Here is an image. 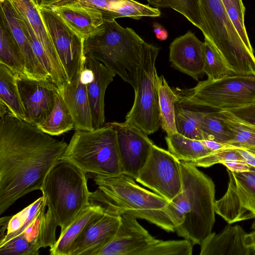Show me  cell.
Wrapping results in <instances>:
<instances>
[{
  "label": "cell",
  "instance_id": "db71d44e",
  "mask_svg": "<svg viewBox=\"0 0 255 255\" xmlns=\"http://www.w3.org/2000/svg\"><path fill=\"white\" fill-rule=\"evenodd\" d=\"M34 2L36 4V5L40 7L41 4V1L42 0H33Z\"/></svg>",
  "mask_w": 255,
  "mask_h": 255
},
{
  "label": "cell",
  "instance_id": "603a6c76",
  "mask_svg": "<svg viewBox=\"0 0 255 255\" xmlns=\"http://www.w3.org/2000/svg\"><path fill=\"white\" fill-rule=\"evenodd\" d=\"M51 9L84 39L96 31L104 21L100 10L78 2Z\"/></svg>",
  "mask_w": 255,
  "mask_h": 255
},
{
  "label": "cell",
  "instance_id": "7402d4cb",
  "mask_svg": "<svg viewBox=\"0 0 255 255\" xmlns=\"http://www.w3.org/2000/svg\"><path fill=\"white\" fill-rule=\"evenodd\" d=\"M247 233L238 225H227L218 234L212 232L201 243L200 255H250L244 239Z\"/></svg>",
  "mask_w": 255,
  "mask_h": 255
},
{
  "label": "cell",
  "instance_id": "f907efd6",
  "mask_svg": "<svg viewBox=\"0 0 255 255\" xmlns=\"http://www.w3.org/2000/svg\"><path fill=\"white\" fill-rule=\"evenodd\" d=\"M11 217V216H6L1 217L0 219V241L4 238L6 234L5 232L7 230L8 223Z\"/></svg>",
  "mask_w": 255,
  "mask_h": 255
},
{
  "label": "cell",
  "instance_id": "30bf717a",
  "mask_svg": "<svg viewBox=\"0 0 255 255\" xmlns=\"http://www.w3.org/2000/svg\"><path fill=\"white\" fill-rule=\"evenodd\" d=\"M45 26L66 73L68 82L83 70L84 39L52 9L39 7Z\"/></svg>",
  "mask_w": 255,
  "mask_h": 255
},
{
  "label": "cell",
  "instance_id": "f5cc1de1",
  "mask_svg": "<svg viewBox=\"0 0 255 255\" xmlns=\"http://www.w3.org/2000/svg\"><path fill=\"white\" fill-rule=\"evenodd\" d=\"M246 150L255 156V148L246 149Z\"/></svg>",
  "mask_w": 255,
  "mask_h": 255
},
{
  "label": "cell",
  "instance_id": "74e56055",
  "mask_svg": "<svg viewBox=\"0 0 255 255\" xmlns=\"http://www.w3.org/2000/svg\"><path fill=\"white\" fill-rule=\"evenodd\" d=\"M21 17L28 39L38 60L47 73L52 83L55 85V75L53 67L44 47L36 36L29 22L25 18Z\"/></svg>",
  "mask_w": 255,
  "mask_h": 255
},
{
  "label": "cell",
  "instance_id": "f35d334b",
  "mask_svg": "<svg viewBox=\"0 0 255 255\" xmlns=\"http://www.w3.org/2000/svg\"><path fill=\"white\" fill-rule=\"evenodd\" d=\"M39 249L29 242L22 234L0 246V255H37Z\"/></svg>",
  "mask_w": 255,
  "mask_h": 255
},
{
  "label": "cell",
  "instance_id": "6da1fadb",
  "mask_svg": "<svg viewBox=\"0 0 255 255\" xmlns=\"http://www.w3.org/2000/svg\"><path fill=\"white\" fill-rule=\"evenodd\" d=\"M68 144L9 112L0 114V214L17 200L41 190Z\"/></svg>",
  "mask_w": 255,
  "mask_h": 255
},
{
  "label": "cell",
  "instance_id": "ba28073f",
  "mask_svg": "<svg viewBox=\"0 0 255 255\" xmlns=\"http://www.w3.org/2000/svg\"><path fill=\"white\" fill-rule=\"evenodd\" d=\"M178 101L201 108L229 110L255 103V75H234L173 90Z\"/></svg>",
  "mask_w": 255,
  "mask_h": 255
},
{
  "label": "cell",
  "instance_id": "9a60e30c",
  "mask_svg": "<svg viewBox=\"0 0 255 255\" xmlns=\"http://www.w3.org/2000/svg\"><path fill=\"white\" fill-rule=\"evenodd\" d=\"M17 83L25 122L36 127L53 110L58 88L50 81L33 79L19 75H17Z\"/></svg>",
  "mask_w": 255,
  "mask_h": 255
},
{
  "label": "cell",
  "instance_id": "11a10c76",
  "mask_svg": "<svg viewBox=\"0 0 255 255\" xmlns=\"http://www.w3.org/2000/svg\"><path fill=\"white\" fill-rule=\"evenodd\" d=\"M250 170H253V171H255V168H253V167H252L251 166V169H250Z\"/></svg>",
  "mask_w": 255,
  "mask_h": 255
},
{
  "label": "cell",
  "instance_id": "60d3db41",
  "mask_svg": "<svg viewBox=\"0 0 255 255\" xmlns=\"http://www.w3.org/2000/svg\"><path fill=\"white\" fill-rule=\"evenodd\" d=\"M228 15L245 43L252 46L245 25V15L235 7L230 0H222Z\"/></svg>",
  "mask_w": 255,
  "mask_h": 255
},
{
  "label": "cell",
  "instance_id": "f546056e",
  "mask_svg": "<svg viewBox=\"0 0 255 255\" xmlns=\"http://www.w3.org/2000/svg\"><path fill=\"white\" fill-rule=\"evenodd\" d=\"M36 127L52 136L59 135L74 128L72 116L59 90L56 93L54 106L51 112Z\"/></svg>",
  "mask_w": 255,
  "mask_h": 255
},
{
  "label": "cell",
  "instance_id": "816d5d0a",
  "mask_svg": "<svg viewBox=\"0 0 255 255\" xmlns=\"http://www.w3.org/2000/svg\"><path fill=\"white\" fill-rule=\"evenodd\" d=\"M233 5L243 14L245 15L246 8L242 0H230Z\"/></svg>",
  "mask_w": 255,
  "mask_h": 255
},
{
  "label": "cell",
  "instance_id": "4dcf8cb0",
  "mask_svg": "<svg viewBox=\"0 0 255 255\" xmlns=\"http://www.w3.org/2000/svg\"><path fill=\"white\" fill-rule=\"evenodd\" d=\"M160 125L167 135L177 132L175 125V103L177 96L163 75L158 79Z\"/></svg>",
  "mask_w": 255,
  "mask_h": 255
},
{
  "label": "cell",
  "instance_id": "8d00e7d4",
  "mask_svg": "<svg viewBox=\"0 0 255 255\" xmlns=\"http://www.w3.org/2000/svg\"><path fill=\"white\" fill-rule=\"evenodd\" d=\"M155 8H171L187 18L200 30L202 21L198 0H146Z\"/></svg>",
  "mask_w": 255,
  "mask_h": 255
},
{
  "label": "cell",
  "instance_id": "d6a6232c",
  "mask_svg": "<svg viewBox=\"0 0 255 255\" xmlns=\"http://www.w3.org/2000/svg\"><path fill=\"white\" fill-rule=\"evenodd\" d=\"M217 113L234 136V139L227 144V149L255 148V131L246 127L228 111L218 110Z\"/></svg>",
  "mask_w": 255,
  "mask_h": 255
},
{
  "label": "cell",
  "instance_id": "e0dca14e",
  "mask_svg": "<svg viewBox=\"0 0 255 255\" xmlns=\"http://www.w3.org/2000/svg\"><path fill=\"white\" fill-rule=\"evenodd\" d=\"M83 71L87 79L93 127L96 129L104 125L105 92L116 74L99 61L88 56H85Z\"/></svg>",
  "mask_w": 255,
  "mask_h": 255
},
{
  "label": "cell",
  "instance_id": "c3c4849f",
  "mask_svg": "<svg viewBox=\"0 0 255 255\" xmlns=\"http://www.w3.org/2000/svg\"><path fill=\"white\" fill-rule=\"evenodd\" d=\"M237 149L238 150L246 162L248 163L252 167L255 169V156L245 149Z\"/></svg>",
  "mask_w": 255,
  "mask_h": 255
},
{
  "label": "cell",
  "instance_id": "cb8c5ba5",
  "mask_svg": "<svg viewBox=\"0 0 255 255\" xmlns=\"http://www.w3.org/2000/svg\"><path fill=\"white\" fill-rule=\"evenodd\" d=\"M46 206L44 199L36 215L22 233L29 242L39 249L51 248L57 241L56 230L58 225L49 210L45 211Z\"/></svg>",
  "mask_w": 255,
  "mask_h": 255
},
{
  "label": "cell",
  "instance_id": "4fadbf2b",
  "mask_svg": "<svg viewBox=\"0 0 255 255\" xmlns=\"http://www.w3.org/2000/svg\"><path fill=\"white\" fill-rule=\"evenodd\" d=\"M136 219L128 214H122L115 237L97 255H160L165 241L152 237Z\"/></svg>",
  "mask_w": 255,
  "mask_h": 255
},
{
  "label": "cell",
  "instance_id": "7a4b0ae2",
  "mask_svg": "<svg viewBox=\"0 0 255 255\" xmlns=\"http://www.w3.org/2000/svg\"><path fill=\"white\" fill-rule=\"evenodd\" d=\"M182 187L169 201L166 212L178 236L201 245L215 222V185L192 163L180 161Z\"/></svg>",
  "mask_w": 255,
  "mask_h": 255
},
{
  "label": "cell",
  "instance_id": "b9f144b4",
  "mask_svg": "<svg viewBox=\"0 0 255 255\" xmlns=\"http://www.w3.org/2000/svg\"><path fill=\"white\" fill-rule=\"evenodd\" d=\"M227 111L241 121L255 126V103Z\"/></svg>",
  "mask_w": 255,
  "mask_h": 255
},
{
  "label": "cell",
  "instance_id": "ac0fdd59",
  "mask_svg": "<svg viewBox=\"0 0 255 255\" xmlns=\"http://www.w3.org/2000/svg\"><path fill=\"white\" fill-rule=\"evenodd\" d=\"M169 61L175 68L198 80L204 73V42L188 30L171 43Z\"/></svg>",
  "mask_w": 255,
  "mask_h": 255
},
{
  "label": "cell",
  "instance_id": "1f68e13d",
  "mask_svg": "<svg viewBox=\"0 0 255 255\" xmlns=\"http://www.w3.org/2000/svg\"><path fill=\"white\" fill-rule=\"evenodd\" d=\"M161 15L159 8L149 4H144L134 0H122L115 3L103 14L104 20H113L120 17H130L139 19L142 17H158Z\"/></svg>",
  "mask_w": 255,
  "mask_h": 255
},
{
  "label": "cell",
  "instance_id": "ee69618b",
  "mask_svg": "<svg viewBox=\"0 0 255 255\" xmlns=\"http://www.w3.org/2000/svg\"><path fill=\"white\" fill-rule=\"evenodd\" d=\"M228 169L235 172H243L250 170L251 166L244 160H230L223 162Z\"/></svg>",
  "mask_w": 255,
  "mask_h": 255
},
{
  "label": "cell",
  "instance_id": "d590c367",
  "mask_svg": "<svg viewBox=\"0 0 255 255\" xmlns=\"http://www.w3.org/2000/svg\"><path fill=\"white\" fill-rule=\"evenodd\" d=\"M43 199L42 196L11 217L8 223L6 234L4 238L0 241V246L24 232L36 215Z\"/></svg>",
  "mask_w": 255,
  "mask_h": 255
},
{
  "label": "cell",
  "instance_id": "7dc6e473",
  "mask_svg": "<svg viewBox=\"0 0 255 255\" xmlns=\"http://www.w3.org/2000/svg\"><path fill=\"white\" fill-rule=\"evenodd\" d=\"M202 141L212 151L227 149V144L222 143L210 140H203Z\"/></svg>",
  "mask_w": 255,
  "mask_h": 255
},
{
  "label": "cell",
  "instance_id": "836d02e7",
  "mask_svg": "<svg viewBox=\"0 0 255 255\" xmlns=\"http://www.w3.org/2000/svg\"><path fill=\"white\" fill-rule=\"evenodd\" d=\"M200 128L204 140L229 144L234 139L232 132L220 119L217 111L204 112L200 121Z\"/></svg>",
  "mask_w": 255,
  "mask_h": 255
},
{
  "label": "cell",
  "instance_id": "d4e9b609",
  "mask_svg": "<svg viewBox=\"0 0 255 255\" xmlns=\"http://www.w3.org/2000/svg\"><path fill=\"white\" fill-rule=\"evenodd\" d=\"M105 209L100 204L91 203L64 232L60 233L54 246L50 248V254L69 255L73 245L87 225Z\"/></svg>",
  "mask_w": 255,
  "mask_h": 255
},
{
  "label": "cell",
  "instance_id": "5bb4252c",
  "mask_svg": "<svg viewBox=\"0 0 255 255\" xmlns=\"http://www.w3.org/2000/svg\"><path fill=\"white\" fill-rule=\"evenodd\" d=\"M108 124L115 131L122 173L136 178L146 163L153 142L136 126L126 123Z\"/></svg>",
  "mask_w": 255,
  "mask_h": 255
},
{
  "label": "cell",
  "instance_id": "e575fe53",
  "mask_svg": "<svg viewBox=\"0 0 255 255\" xmlns=\"http://www.w3.org/2000/svg\"><path fill=\"white\" fill-rule=\"evenodd\" d=\"M204 73L208 79L218 80L235 74L229 68L225 61L212 43L204 37Z\"/></svg>",
  "mask_w": 255,
  "mask_h": 255
},
{
  "label": "cell",
  "instance_id": "4316f807",
  "mask_svg": "<svg viewBox=\"0 0 255 255\" xmlns=\"http://www.w3.org/2000/svg\"><path fill=\"white\" fill-rule=\"evenodd\" d=\"M165 139L168 150L179 161L191 163L213 152L202 140L186 137L177 132L167 135Z\"/></svg>",
  "mask_w": 255,
  "mask_h": 255
},
{
  "label": "cell",
  "instance_id": "f6af8a7d",
  "mask_svg": "<svg viewBox=\"0 0 255 255\" xmlns=\"http://www.w3.org/2000/svg\"><path fill=\"white\" fill-rule=\"evenodd\" d=\"M77 2V0H42L40 7L53 8Z\"/></svg>",
  "mask_w": 255,
  "mask_h": 255
},
{
  "label": "cell",
  "instance_id": "3957f363",
  "mask_svg": "<svg viewBox=\"0 0 255 255\" xmlns=\"http://www.w3.org/2000/svg\"><path fill=\"white\" fill-rule=\"evenodd\" d=\"M93 179L98 188L91 192V203L145 220L167 232H175V226L166 212L169 201L141 187L132 177L123 173L93 174Z\"/></svg>",
  "mask_w": 255,
  "mask_h": 255
},
{
  "label": "cell",
  "instance_id": "52a82bcc",
  "mask_svg": "<svg viewBox=\"0 0 255 255\" xmlns=\"http://www.w3.org/2000/svg\"><path fill=\"white\" fill-rule=\"evenodd\" d=\"M60 159L71 162L86 174L122 173L115 131L107 123L96 129H75Z\"/></svg>",
  "mask_w": 255,
  "mask_h": 255
},
{
  "label": "cell",
  "instance_id": "2e32d148",
  "mask_svg": "<svg viewBox=\"0 0 255 255\" xmlns=\"http://www.w3.org/2000/svg\"><path fill=\"white\" fill-rule=\"evenodd\" d=\"M105 210L91 221L73 245L69 255H97L115 237L121 224L117 210Z\"/></svg>",
  "mask_w": 255,
  "mask_h": 255
},
{
  "label": "cell",
  "instance_id": "8992f818",
  "mask_svg": "<svg viewBox=\"0 0 255 255\" xmlns=\"http://www.w3.org/2000/svg\"><path fill=\"white\" fill-rule=\"evenodd\" d=\"M202 32L236 75H255V55L229 18L222 0H198Z\"/></svg>",
  "mask_w": 255,
  "mask_h": 255
},
{
  "label": "cell",
  "instance_id": "f1b7e54d",
  "mask_svg": "<svg viewBox=\"0 0 255 255\" xmlns=\"http://www.w3.org/2000/svg\"><path fill=\"white\" fill-rule=\"evenodd\" d=\"M0 63L15 73L26 76L25 62L20 48L10 31L0 20Z\"/></svg>",
  "mask_w": 255,
  "mask_h": 255
},
{
  "label": "cell",
  "instance_id": "7bdbcfd3",
  "mask_svg": "<svg viewBox=\"0 0 255 255\" xmlns=\"http://www.w3.org/2000/svg\"><path fill=\"white\" fill-rule=\"evenodd\" d=\"M122 0H77L80 3L100 10L102 14Z\"/></svg>",
  "mask_w": 255,
  "mask_h": 255
},
{
  "label": "cell",
  "instance_id": "484cf974",
  "mask_svg": "<svg viewBox=\"0 0 255 255\" xmlns=\"http://www.w3.org/2000/svg\"><path fill=\"white\" fill-rule=\"evenodd\" d=\"M17 75L0 63V107L25 121L24 111L17 86Z\"/></svg>",
  "mask_w": 255,
  "mask_h": 255
},
{
  "label": "cell",
  "instance_id": "ab89813d",
  "mask_svg": "<svg viewBox=\"0 0 255 255\" xmlns=\"http://www.w3.org/2000/svg\"><path fill=\"white\" fill-rule=\"evenodd\" d=\"M230 160H244V159L237 149L228 148L213 151L206 156L191 163L197 167H208Z\"/></svg>",
  "mask_w": 255,
  "mask_h": 255
},
{
  "label": "cell",
  "instance_id": "bcb514c9",
  "mask_svg": "<svg viewBox=\"0 0 255 255\" xmlns=\"http://www.w3.org/2000/svg\"><path fill=\"white\" fill-rule=\"evenodd\" d=\"M152 26L153 32L159 40L164 41L167 39L168 36V31L161 24L158 22H154Z\"/></svg>",
  "mask_w": 255,
  "mask_h": 255
},
{
  "label": "cell",
  "instance_id": "d6986e66",
  "mask_svg": "<svg viewBox=\"0 0 255 255\" xmlns=\"http://www.w3.org/2000/svg\"><path fill=\"white\" fill-rule=\"evenodd\" d=\"M0 18L10 31L20 48L25 62L27 77L51 82L33 50L20 16L8 0H0Z\"/></svg>",
  "mask_w": 255,
  "mask_h": 255
},
{
  "label": "cell",
  "instance_id": "681fc988",
  "mask_svg": "<svg viewBox=\"0 0 255 255\" xmlns=\"http://www.w3.org/2000/svg\"><path fill=\"white\" fill-rule=\"evenodd\" d=\"M253 228L254 230L245 236L244 243L247 247L255 251V225Z\"/></svg>",
  "mask_w": 255,
  "mask_h": 255
},
{
  "label": "cell",
  "instance_id": "7c38bea8",
  "mask_svg": "<svg viewBox=\"0 0 255 255\" xmlns=\"http://www.w3.org/2000/svg\"><path fill=\"white\" fill-rule=\"evenodd\" d=\"M227 171L228 188L215 200V213L229 224L255 219V172H235L228 169Z\"/></svg>",
  "mask_w": 255,
  "mask_h": 255
},
{
  "label": "cell",
  "instance_id": "44dd1931",
  "mask_svg": "<svg viewBox=\"0 0 255 255\" xmlns=\"http://www.w3.org/2000/svg\"><path fill=\"white\" fill-rule=\"evenodd\" d=\"M59 90L72 116L74 129H94L89 104L87 79L83 71L70 82H67Z\"/></svg>",
  "mask_w": 255,
  "mask_h": 255
},
{
  "label": "cell",
  "instance_id": "8fae6325",
  "mask_svg": "<svg viewBox=\"0 0 255 255\" xmlns=\"http://www.w3.org/2000/svg\"><path fill=\"white\" fill-rule=\"evenodd\" d=\"M135 180L170 201L179 194L182 187L180 161L168 150L154 144Z\"/></svg>",
  "mask_w": 255,
  "mask_h": 255
},
{
  "label": "cell",
  "instance_id": "83f0119b",
  "mask_svg": "<svg viewBox=\"0 0 255 255\" xmlns=\"http://www.w3.org/2000/svg\"><path fill=\"white\" fill-rule=\"evenodd\" d=\"M198 108L177 101L175 103V125L179 134L189 138L203 140L200 121L204 112Z\"/></svg>",
  "mask_w": 255,
  "mask_h": 255
},
{
  "label": "cell",
  "instance_id": "5b68a950",
  "mask_svg": "<svg viewBox=\"0 0 255 255\" xmlns=\"http://www.w3.org/2000/svg\"><path fill=\"white\" fill-rule=\"evenodd\" d=\"M86 173L71 162L59 160L47 174L41 191L48 210L64 232L89 206Z\"/></svg>",
  "mask_w": 255,
  "mask_h": 255
},
{
  "label": "cell",
  "instance_id": "277c9868",
  "mask_svg": "<svg viewBox=\"0 0 255 255\" xmlns=\"http://www.w3.org/2000/svg\"><path fill=\"white\" fill-rule=\"evenodd\" d=\"M145 43L132 28L115 20H105L84 39V54L102 63L135 90Z\"/></svg>",
  "mask_w": 255,
  "mask_h": 255
},
{
  "label": "cell",
  "instance_id": "ffe728a7",
  "mask_svg": "<svg viewBox=\"0 0 255 255\" xmlns=\"http://www.w3.org/2000/svg\"><path fill=\"white\" fill-rule=\"evenodd\" d=\"M21 16L30 23L36 36L44 47L51 62L55 75V85L58 89L68 82L52 42L42 18L39 7L33 0H8Z\"/></svg>",
  "mask_w": 255,
  "mask_h": 255
},
{
  "label": "cell",
  "instance_id": "9c48e42d",
  "mask_svg": "<svg viewBox=\"0 0 255 255\" xmlns=\"http://www.w3.org/2000/svg\"><path fill=\"white\" fill-rule=\"evenodd\" d=\"M159 48L145 42L141 55L133 104L126 117V123L133 125L146 134L160 128L158 79L155 62Z\"/></svg>",
  "mask_w": 255,
  "mask_h": 255
}]
</instances>
